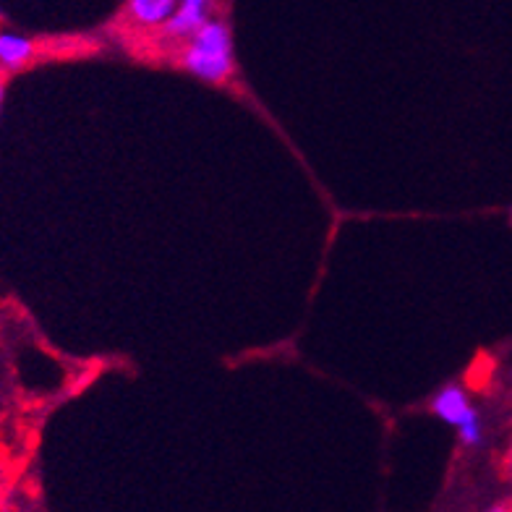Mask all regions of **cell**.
<instances>
[{
	"instance_id": "cell-2",
	"label": "cell",
	"mask_w": 512,
	"mask_h": 512,
	"mask_svg": "<svg viewBox=\"0 0 512 512\" xmlns=\"http://www.w3.org/2000/svg\"><path fill=\"white\" fill-rule=\"evenodd\" d=\"M432 411L442 421L452 424L460 432L463 445H479L481 442V421L479 413L473 411L468 403V395L460 390L458 384H450L445 390H439L432 400Z\"/></svg>"
},
{
	"instance_id": "cell-4",
	"label": "cell",
	"mask_w": 512,
	"mask_h": 512,
	"mask_svg": "<svg viewBox=\"0 0 512 512\" xmlns=\"http://www.w3.org/2000/svg\"><path fill=\"white\" fill-rule=\"evenodd\" d=\"M178 0H126V16L134 27L157 29L173 16Z\"/></svg>"
},
{
	"instance_id": "cell-6",
	"label": "cell",
	"mask_w": 512,
	"mask_h": 512,
	"mask_svg": "<svg viewBox=\"0 0 512 512\" xmlns=\"http://www.w3.org/2000/svg\"><path fill=\"white\" fill-rule=\"evenodd\" d=\"M502 468H505V476H507V479L512 481V447H510V450H507L505 463H502Z\"/></svg>"
},
{
	"instance_id": "cell-5",
	"label": "cell",
	"mask_w": 512,
	"mask_h": 512,
	"mask_svg": "<svg viewBox=\"0 0 512 512\" xmlns=\"http://www.w3.org/2000/svg\"><path fill=\"white\" fill-rule=\"evenodd\" d=\"M34 53H37V45L32 40L14 32H0V68L19 71L32 61Z\"/></svg>"
},
{
	"instance_id": "cell-3",
	"label": "cell",
	"mask_w": 512,
	"mask_h": 512,
	"mask_svg": "<svg viewBox=\"0 0 512 512\" xmlns=\"http://www.w3.org/2000/svg\"><path fill=\"white\" fill-rule=\"evenodd\" d=\"M212 8L215 0H178L173 16L162 24V32L170 40H186L204 21L212 19Z\"/></svg>"
},
{
	"instance_id": "cell-1",
	"label": "cell",
	"mask_w": 512,
	"mask_h": 512,
	"mask_svg": "<svg viewBox=\"0 0 512 512\" xmlns=\"http://www.w3.org/2000/svg\"><path fill=\"white\" fill-rule=\"evenodd\" d=\"M181 66L207 84H225L233 79L236 55H233V32L223 19H207L194 34L186 37L181 50Z\"/></svg>"
},
{
	"instance_id": "cell-7",
	"label": "cell",
	"mask_w": 512,
	"mask_h": 512,
	"mask_svg": "<svg viewBox=\"0 0 512 512\" xmlns=\"http://www.w3.org/2000/svg\"><path fill=\"white\" fill-rule=\"evenodd\" d=\"M3 97H6V89H3V81H0V108H3Z\"/></svg>"
}]
</instances>
